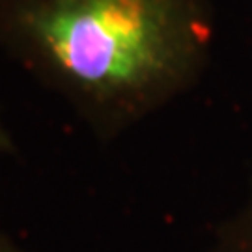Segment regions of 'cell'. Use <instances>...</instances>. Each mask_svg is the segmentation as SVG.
Segmentation results:
<instances>
[{
	"instance_id": "cell-1",
	"label": "cell",
	"mask_w": 252,
	"mask_h": 252,
	"mask_svg": "<svg viewBox=\"0 0 252 252\" xmlns=\"http://www.w3.org/2000/svg\"><path fill=\"white\" fill-rule=\"evenodd\" d=\"M209 45L206 0H0V49L99 140L189 90Z\"/></svg>"
},
{
	"instance_id": "cell-3",
	"label": "cell",
	"mask_w": 252,
	"mask_h": 252,
	"mask_svg": "<svg viewBox=\"0 0 252 252\" xmlns=\"http://www.w3.org/2000/svg\"><path fill=\"white\" fill-rule=\"evenodd\" d=\"M0 252H21L19 249H15L13 245L6 241V239H0Z\"/></svg>"
},
{
	"instance_id": "cell-2",
	"label": "cell",
	"mask_w": 252,
	"mask_h": 252,
	"mask_svg": "<svg viewBox=\"0 0 252 252\" xmlns=\"http://www.w3.org/2000/svg\"><path fill=\"white\" fill-rule=\"evenodd\" d=\"M0 152H6V153L15 152L13 140H11L9 133L6 131V127H4V124H2V120H0Z\"/></svg>"
}]
</instances>
